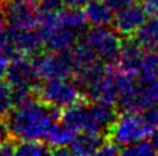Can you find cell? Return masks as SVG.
I'll list each match as a JSON object with an SVG mask.
<instances>
[{
    "label": "cell",
    "instance_id": "obj_1",
    "mask_svg": "<svg viewBox=\"0 0 158 156\" xmlns=\"http://www.w3.org/2000/svg\"><path fill=\"white\" fill-rule=\"evenodd\" d=\"M63 109L44 104L37 98L15 107L7 116L10 135L16 141H44L60 120Z\"/></svg>",
    "mask_w": 158,
    "mask_h": 156
},
{
    "label": "cell",
    "instance_id": "obj_2",
    "mask_svg": "<svg viewBox=\"0 0 158 156\" xmlns=\"http://www.w3.org/2000/svg\"><path fill=\"white\" fill-rule=\"evenodd\" d=\"M35 98L44 104L65 109L88 99L73 77H58L43 80L34 87Z\"/></svg>",
    "mask_w": 158,
    "mask_h": 156
},
{
    "label": "cell",
    "instance_id": "obj_3",
    "mask_svg": "<svg viewBox=\"0 0 158 156\" xmlns=\"http://www.w3.org/2000/svg\"><path fill=\"white\" fill-rule=\"evenodd\" d=\"M153 131L146 125L143 115L137 112H122L107 130L106 138L115 142L118 146L124 147L131 143L148 139Z\"/></svg>",
    "mask_w": 158,
    "mask_h": 156
},
{
    "label": "cell",
    "instance_id": "obj_4",
    "mask_svg": "<svg viewBox=\"0 0 158 156\" xmlns=\"http://www.w3.org/2000/svg\"><path fill=\"white\" fill-rule=\"evenodd\" d=\"M39 81L58 77H73V61L69 51H41L31 57Z\"/></svg>",
    "mask_w": 158,
    "mask_h": 156
},
{
    "label": "cell",
    "instance_id": "obj_5",
    "mask_svg": "<svg viewBox=\"0 0 158 156\" xmlns=\"http://www.w3.org/2000/svg\"><path fill=\"white\" fill-rule=\"evenodd\" d=\"M82 37L103 61L109 65L115 64L123 39L114 29H110L109 26H92Z\"/></svg>",
    "mask_w": 158,
    "mask_h": 156
},
{
    "label": "cell",
    "instance_id": "obj_6",
    "mask_svg": "<svg viewBox=\"0 0 158 156\" xmlns=\"http://www.w3.org/2000/svg\"><path fill=\"white\" fill-rule=\"evenodd\" d=\"M5 22L15 29H35L39 24V14L35 2L26 0H4L2 2Z\"/></svg>",
    "mask_w": 158,
    "mask_h": 156
},
{
    "label": "cell",
    "instance_id": "obj_7",
    "mask_svg": "<svg viewBox=\"0 0 158 156\" xmlns=\"http://www.w3.org/2000/svg\"><path fill=\"white\" fill-rule=\"evenodd\" d=\"M5 81L12 87L34 88L39 82L31 57L25 55H16L8 61Z\"/></svg>",
    "mask_w": 158,
    "mask_h": 156
},
{
    "label": "cell",
    "instance_id": "obj_8",
    "mask_svg": "<svg viewBox=\"0 0 158 156\" xmlns=\"http://www.w3.org/2000/svg\"><path fill=\"white\" fill-rule=\"evenodd\" d=\"M145 20L146 13L143 5L137 2H132L127 7L115 12L111 26L120 37L128 38L136 34V31L145 22Z\"/></svg>",
    "mask_w": 158,
    "mask_h": 156
},
{
    "label": "cell",
    "instance_id": "obj_9",
    "mask_svg": "<svg viewBox=\"0 0 158 156\" xmlns=\"http://www.w3.org/2000/svg\"><path fill=\"white\" fill-rule=\"evenodd\" d=\"M7 38L19 55L33 57L44 49V41L38 27L35 29L9 27L7 30Z\"/></svg>",
    "mask_w": 158,
    "mask_h": 156
},
{
    "label": "cell",
    "instance_id": "obj_10",
    "mask_svg": "<svg viewBox=\"0 0 158 156\" xmlns=\"http://www.w3.org/2000/svg\"><path fill=\"white\" fill-rule=\"evenodd\" d=\"M143 55L144 49L140 47V44L135 41L133 37L124 38L122 41L120 51L114 66L122 72H126V73L137 74L140 72V64Z\"/></svg>",
    "mask_w": 158,
    "mask_h": 156
},
{
    "label": "cell",
    "instance_id": "obj_11",
    "mask_svg": "<svg viewBox=\"0 0 158 156\" xmlns=\"http://www.w3.org/2000/svg\"><path fill=\"white\" fill-rule=\"evenodd\" d=\"M88 25L97 26H111L114 20V10L107 5L103 0H89L88 4L82 8Z\"/></svg>",
    "mask_w": 158,
    "mask_h": 156
},
{
    "label": "cell",
    "instance_id": "obj_12",
    "mask_svg": "<svg viewBox=\"0 0 158 156\" xmlns=\"http://www.w3.org/2000/svg\"><path fill=\"white\" fill-rule=\"evenodd\" d=\"M106 137L101 134H92L86 131H78L69 143V151L73 155H94L103 144Z\"/></svg>",
    "mask_w": 158,
    "mask_h": 156
},
{
    "label": "cell",
    "instance_id": "obj_13",
    "mask_svg": "<svg viewBox=\"0 0 158 156\" xmlns=\"http://www.w3.org/2000/svg\"><path fill=\"white\" fill-rule=\"evenodd\" d=\"M133 38L144 51L158 49V14L149 16Z\"/></svg>",
    "mask_w": 158,
    "mask_h": 156
},
{
    "label": "cell",
    "instance_id": "obj_14",
    "mask_svg": "<svg viewBox=\"0 0 158 156\" xmlns=\"http://www.w3.org/2000/svg\"><path fill=\"white\" fill-rule=\"evenodd\" d=\"M77 133L78 131H76L73 127H71L69 125H67L65 122L59 120V121H56L51 129H50L48 134L46 137V141H47V144L50 146V148H51V151L54 148L68 147Z\"/></svg>",
    "mask_w": 158,
    "mask_h": 156
},
{
    "label": "cell",
    "instance_id": "obj_15",
    "mask_svg": "<svg viewBox=\"0 0 158 156\" xmlns=\"http://www.w3.org/2000/svg\"><path fill=\"white\" fill-rule=\"evenodd\" d=\"M59 20L64 26L76 31L78 35H84V33L88 29L85 14H84V10L80 8L64 7L63 10L59 13Z\"/></svg>",
    "mask_w": 158,
    "mask_h": 156
},
{
    "label": "cell",
    "instance_id": "obj_16",
    "mask_svg": "<svg viewBox=\"0 0 158 156\" xmlns=\"http://www.w3.org/2000/svg\"><path fill=\"white\" fill-rule=\"evenodd\" d=\"M51 154V148L42 141H19L16 142L15 155H44Z\"/></svg>",
    "mask_w": 158,
    "mask_h": 156
},
{
    "label": "cell",
    "instance_id": "obj_17",
    "mask_svg": "<svg viewBox=\"0 0 158 156\" xmlns=\"http://www.w3.org/2000/svg\"><path fill=\"white\" fill-rule=\"evenodd\" d=\"M139 73L143 76L158 78V51L157 49L144 51Z\"/></svg>",
    "mask_w": 158,
    "mask_h": 156
},
{
    "label": "cell",
    "instance_id": "obj_18",
    "mask_svg": "<svg viewBox=\"0 0 158 156\" xmlns=\"http://www.w3.org/2000/svg\"><path fill=\"white\" fill-rule=\"evenodd\" d=\"M15 108L12 86L7 81L0 80V116L7 117Z\"/></svg>",
    "mask_w": 158,
    "mask_h": 156
},
{
    "label": "cell",
    "instance_id": "obj_19",
    "mask_svg": "<svg viewBox=\"0 0 158 156\" xmlns=\"http://www.w3.org/2000/svg\"><path fill=\"white\" fill-rule=\"evenodd\" d=\"M120 154L123 155H136V156H149L154 155L156 151L153 148V144L149 139H143V141L131 143L128 146H124L120 150Z\"/></svg>",
    "mask_w": 158,
    "mask_h": 156
},
{
    "label": "cell",
    "instance_id": "obj_20",
    "mask_svg": "<svg viewBox=\"0 0 158 156\" xmlns=\"http://www.w3.org/2000/svg\"><path fill=\"white\" fill-rule=\"evenodd\" d=\"M35 5L39 14H58L65 7L63 0H37Z\"/></svg>",
    "mask_w": 158,
    "mask_h": 156
},
{
    "label": "cell",
    "instance_id": "obj_21",
    "mask_svg": "<svg viewBox=\"0 0 158 156\" xmlns=\"http://www.w3.org/2000/svg\"><path fill=\"white\" fill-rule=\"evenodd\" d=\"M16 55H19L15 51V48L12 47V44L9 43V41L7 42L4 47L0 48V80H4L5 78V72H7V65L8 61L12 59Z\"/></svg>",
    "mask_w": 158,
    "mask_h": 156
},
{
    "label": "cell",
    "instance_id": "obj_22",
    "mask_svg": "<svg viewBox=\"0 0 158 156\" xmlns=\"http://www.w3.org/2000/svg\"><path fill=\"white\" fill-rule=\"evenodd\" d=\"M140 112L143 115L146 125L149 126V129L154 133L158 129V104L149 105V107L141 109Z\"/></svg>",
    "mask_w": 158,
    "mask_h": 156
},
{
    "label": "cell",
    "instance_id": "obj_23",
    "mask_svg": "<svg viewBox=\"0 0 158 156\" xmlns=\"http://www.w3.org/2000/svg\"><path fill=\"white\" fill-rule=\"evenodd\" d=\"M120 150H122L120 146H118L115 142H112V141H110V139L106 138L103 144L99 147L97 155H110V156H112V155L120 154Z\"/></svg>",
    "mask_w": 158,
    "mask_h": 156
},
{
    "label": "cell",
    "instance_id": "obj_24",
    "mask_svg": "<svg viewBox=\"0 0 158 156\" xmlns=\"http://www.w3.org/2000/svg\"><path fill=\"white\" fill-rule=\"evenodd\" d=\"M10 139H12V135H10L7 117L0 116V146H3L4 143L9 142Z\"/></svg>",
    "mask_w": 158,
    "mask_h": 156
},
{
    "label": "cell",
    "instance_id": "obj_25",
    "mask_svg": "<svg viewBox=\"0 0 158 156\" xmlns=\"http://www.w3.org/2000/svg\"><path fill=\"white\" fill-rule=\"evenodd\" d=\"M141 5H143L146 16L158 14V0H141Z\"/></svg>",
    "mask_w": 158,
    "mask_h": 156
},
{
    "label": "cell",
    "instance_id": "obj_26",
    "mask_svg": "<svg viewBox=\"0 0 158 156\" xmlns=\"http://www.w3.org/2000/svg\"><path fill=\"white\" fill-rule=\"evenodd\" d=\"M103 2L109 5L115 13V12H118V10L123 9L124 7H127L129 3H132V0H103Z\"/></svg>",
    "mask_w": 158,
    "mask_h": 156
},
{
    "label": "cell",
    "instance_id": "obj_27",
    "mask_svg": "<svg viewBox=\"0 0 158 156\" xmlns=\"http://www.w3.org/2000/svg\"><path fill=\"white\" fill-rule=\"evenodd\" d=\"M89 0H63V3L65 7H69V8H80L82 9L85 5L88 4Z\"/></svg>",
    "mask_w": 158,
    "mask_h": 156
},
{
    "label": "cell",
    "instance_id": "obj_28",
    "mask_svg": "<svg viewBox=\"0 0 158 156\" xmlns=\"http://www.w3.org/2000/svg\"><path fill=\"white\" fill-rule=\"evenodd\" d=\"M5 16H4V10H3V5H2V2H0V31L2 30H5Z\"/></svg>",
    "mask_w": 158,
    "mask_h": 156
},
{
    "label": "cell",
    "instance_id": "obj_29",
    "mask_svg": "<svg viewBox=\"0 0 158 156\" xmlns=\"http://www.w3.org/2000/svg\"><path fill=\"white\" fill-rule=\"evenodd\" d=\"M150 142H152V144H153V148H154L156 154H158V129L153 133V134H152Z\"/></svg>",
    "mask_w": 158,
    "mask_h": 156
},
{
    "label": "cell",
    "instance_id": "obj_30",
    "mask_svg": "<svg viewBox=\"0 0 158 156\" xmlns=\"http://www.w3.org/2000/svg\"><path fill=\"white\" fill-rule=\"evenodd\" d=\"M26 2H37V0H26Z\"/></svg>",
    "mask_w": 158,
    "mask_h": 156
},
{
    "label": "cell",
    "instance_id": "obj_31",
    "mask_svg": "<svg viewBox=\"0 0 158 156\" xmlns=\"http://www.w3.org/2000/svg\"><path fill=\"white\" fill-rule=\"evenodd\" d=\"M132 2H137L139 3V2H141V0H132Z\"/></svg>",
    "mask_w": 158,
    "mask_h": 156
}]
</instances>
